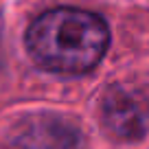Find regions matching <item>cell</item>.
Listing matches in <instances>:
<instances>
[{
    "instance_id": "cell-2",
    "label": "cell",
    "mask_w": 149,
    "mask_h": 149,
    "mask_svg": "<svg viewBox=\"0 0 149 149\" xmlns=\"http://www.w3.org/2000/svg\"><path fill=\"white\" fill-rule=\"evenodd\" d=\"M103 125L114 138L136 140L149 127V101L143 92L125 86H114L101 103Z\"/></svg>"
},
{
    "instance_id": "cell-1",
    "label": "cell",
    "mask_w": 149,
    "mask_h": 149,
    "mask_svg": "<svg viewBox=\"0 0 149 149\" xmlns=\"http://www.w3.org/2000/svg\"><path fill=\"white\" fill-rule=\"evenodd\" d=\"M110 44L105 20L74 7L42 13L26 31V51L40 68L59 74H81L103 59Z\"/></svg>"
}]
</instances>
